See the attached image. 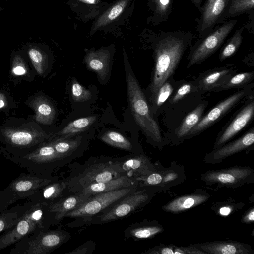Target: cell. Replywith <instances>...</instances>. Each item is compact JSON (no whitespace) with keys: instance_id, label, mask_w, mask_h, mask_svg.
<instances>
[{"instance_id":"cell-33","label":"cell","mask_w":254,"mask_h":254,"mask_svg":"<svg viewBox=\"0 0 254 254\" xmlns=\"http://www.w3.org/2000/svg\"><path fill=\"white\" fill-rule=\"evenodd\" d=\"M254 7V0H230L218 23H223L225 19L251 12Z\"/></svg>"},{"instance_id":"cell-31","label":"cell","mask_w":254,"mask_h":254,"mask_svg":"<svg viewBox=\"0 0 254 254\" xmlns=\"http://www.w3.org/2000/svg\"><path fill=\"white\" fill-rule=\"evenodd\" d=\"M97 120L96 116H90L77 119L55 134H50V140L54 138L70 137L88 129Z\"/></svg>"},{"instance_id":"cell-43","label":"cell","mask_w":254,"mask_h":254,"mask_svg":"<svg viewBox=\"0 0 254 254\" xmlns=\"http://www.w3.org/2000/svg\"><path fill=\"white\" fill-rule=\"evenodd\" d=\"M95 247V242L92 240H88L76 249L65 253V254H92Z\"/></svg>"},{"instance_id":"cell-49","label":"cell","mask_w":254,"mask_h":254,"mask_svg":"<svg viewBox=\"0 0 254 254\" xmlns=\"http://www.w3.org/2000/svg\"><path fill=\"white\" fill-rule=\"evenodd\" d=\"M190 1L196 8H199L202 5L203 0H190Z\"/></svg>"},{"instance_id":"cell-47","label":"cell","mask_w":254,"mask_h":254,"mask_svg":"<svg viewBox=\"0 0 254 254\" xmlns=\"http://www.w3.org/2000/svg\"><path fill=\"white\" fill-rule=\"evenodd\" d=\"M124 6V3H121L114 6L108 15L109 19L111 20L116 19L122 12Z\"/></svg>"},{"instance_id":"cell-35","label":"cell","mask_w":254,"mask_h":254,"mask_svg":"<svg viewBox=\"0 0 254 254\" xmlns=\"http://www.w3.org/2000/svg\"><path fill=\"white\" fill-rule=\"evenodd\" d=\"M245 205V203L243 202H238L234 199L229 198L214 203L211 209L217 215L227 216L241 210Z\"/></svg>"},{"instance_id":"cell-42","label":"cell","mask_w":254,"mask_h":254,"mask_svg":"<svg viewBox=\"0 0 254 254\" xmlns=\"http://www.w3.org/2000/svg\"><path fill=\"white\" fill-rule=\"evenodd\" d=\"M140 254H185L182 246L175 245L160 244L150 248Z\"/></svg>"},{"instance_id":"cell-22","label":"cell","mask_w":254,"mask_h":254,"mask_svg":"<svg viewBox=\"0 0 254 254\" xmlns=\"http://www.w3.org/2000/svg\"><path fill=\"white\" fill-rule=\"evenodd\" d=\"M69 193L64 179L59 178L38 190L27 199L31 202H39L50 205Z\"/></svg>"},{"instance_id":"cell-15","label":"cell","mask_w":254,"mask_h":254,"mask_svg":"<svg viewBox=\"0 0 254 254\" xmlns=\"http://www.w3.org/2000/svg\"><path fill=\"white\" fill-rule=\"evenodd\" d=\"M254 142V130L253 127L240 138L206 153L203 160L206 164H219L230 156L250 149Z\"/></svg>"},{"instance_id":"cell-4","label":"cell","mask_w":254,"mask_h":254,"mask_svg":"<svg viewBox=\"0 0 254 254\" xmlns=\"http://www.w3.org/2000/svg\"><path fill=\"white\" fill-rule=\"evenodd\" d=\"M28 204L18 221L0 235V251L40 230H46L59 223L49 205L28 201Z\"/></svg>"},{"instance_id":"cell-5","label":"cell","mask_w":254,"mask_h":254,"mask_svg":"<svg viewBox=\"0 0 254 254\" xmlns=\"http://www.w3.org/2000/svg\"><path fill=\"white\" fill-rule=\"evenodd\" d=\"M126 81L129 107L136 123L151 143L162 150L164 142L159 126L137 79L129 70L127 71Z\"/></svg>"},{"instance_id":"cell-26","label":"cell","mask_w":254,"mask_h":254,"mask_svg":"<svg viewBox=\"0 0 254 254\" xmlns=\"http://www.w3.org/2000/svg\"><path fill=\"white\" fill-rule=\"evenodd\" d=\"M139 184L136 179L125 175L108 181L90 184L80 191L91 196Z\"/></svg>"},{"instance_id":"cell-27","label":"cell","mask_w":254,"mask_h":254,"mask_svg":"<svg viewBox=\"0 0 254 254\" xmlns=\"http://www.w3.org/2000/svg\"><path fill=\"white\" fill-rule=\"evenodd\" d=\"M51 140L56 152L69 163L82 154L81 138H54Z\"/></svg>"},{"instance_id":"cell-1","label":"cell","mask_w":254,"mask_h":254,"mask_svg":"<svg viewBox=\"0 0 254 254\" xmlns=\"http://www.w3.org/2000/svg\"><path fill=\"white\" fill-rule=\"evenodd\" d=\"M192 38L190 31H161L155 49V64L150 85L151 99L173 75Z\"/></svg>"},{"instance_id":"cell-25","label":"cell","mask_w":254,"mask_h":254,"mask_svg":"<svg viewBox=\"0 0 254 254\" xmlns=\"http://www.w3.org/2000/svg\"><path fill=\"white\" fill-rule=\"evenodd\" d=\"M90 196L81 191L69 193L54 203L49 205L55 213L56 219L60 223L68 213L75 210L85 202Z\"/></svg>"},{"instance_id":"cell-38","label":"cell","mask_w":254,"mask_h":254,"mask_svg":"<svg viewBox=\"0 0 254 254\" xmlns=\"http://www.w3.org/2000/svg\"><path fill=\"white\" fill-rule=\"evenodd\" d=\"M28 55L36 73L41 76H43L49 65L46 55L39 50L34 48H31L28 50Z\"/></svg>"},{"instance_id":"cell-51","label":"cell","mask_w":254,"mask_h":254,"mask_svg":"<svg viewBox=\"0 0 254 254\" xmlns=\"http://www.w3.org/2000/svg\"><path fill=\"white\" fill-rule=\"evenodd\" d=\"M2 154V151H1L0 147V156H1Z\"/></svg>"},{"instance_id":"cell-8","label":"cell","mask_w":254,"mask_h":254,"mask_svg":"<svg viewBox=\"0 0 254 254\" xmlns=\"http://www.w3.org/2000/svg\"><path fill=\"white\" fill-rule=\"evenodd\" d=\"M71 234L58 228L40 230L29 235L14 244L10 254H49L66 243Z\"/></svg>"},{"instance_id":"cell-10","label":"cell","mask_w":254,"mask_h":254,"mask_svg":"<svg viewBox=\"0 0 254 254\" xmlns=\"http://www.w3.org/2000/svg\"><path fill=\"white\" fill-rule=\"evenodd\" d=\"M59 178L58 176L20 173L5 189L0 190V212L18 200L27 199L38 190Z\"/></svg>"},{"instance_id":"cell-11","label":"cell","mask_w":254,"mask_h":254,"mask_svg":"<svg viewBox=\"0 0 254 254\" xmlns=\"http://www.w3.org/2000/svg\"><path fill=\"white\" fill-rule=\"evenodd\" d=\"M237 22V20L225 21L200 37L191 47L188 55L187 67L200 64L212 55L222 45Z\"/></svg>"},{"instance_id":"cell-29","label":"cell","mask_w":254,"mask_h":254,"mask_svg":"<svg viewBox=\"0 0 254 254\" xmlns=\"http://www.w3.org/2000/svg\"><path fill=\"white\" fill-rule=\"evenodd\" d=\"M206 106L204 103H201L186 116L176 131V139L177 140L175 142L174 144H178L183 139L187 138L190 131L202 117Z\"/></svg>"},{"instance_id":"cell-14","label":"cell","mask_w":254,"mask_h":254,"mask_svg":"<svg viewBox=\"0 0 254 254\" xmlns=\"http://www.w3.org/2000/svg\"><path fill=\"white\" fill-rule=\"evenodd\" d=\"M250 91L249 89L245 88L234 93L219 103L201 118L197 124L190 131L187 138L198 134L212 126L242 99L248 96L250 94Z\"/></svg>"},{"instance_id":"cell-32","label":"cell","mask_w":254,"mask_h":254,"mask_svg":"<svg viewBox=\"0 0 254 254\" xmlns=\"http://www.w3.org/2000/svg\"><path fill=\"white\" fill-rule=\"evenodd\" d=\"M28 202L23 205H17L9 209H6L0 214V233L8 230L15 226L24 212Z\"/></svg>"},{"instance_id":"cell-40","label":"cell","mask_w":254,"mask_h":254,"mask_svg":"<svg viewBox=\"0 0 254 254\" xmlns=\"http://www.w3.org/2000/svg\"><path fill=\"white\" fill-rule=\"evenodd\" d=\"M172 85L167 81L165 82L158 89L154 97L151 99L152 110H156L169 98L173 92Z\"/></svg>"},{"instance_id":"cell-7","label":"cell","mask_w":254,"mask_h":254,"mask_svg":"<svg viewBox=\"0 0 254 254\" xmlns=\"http://www.w3.org/2000/svg\"><path fill=\"white\" fill-rule=\"evenodd\" d=\"M156 193L153 188L139 187L92 217L88 225H102L133 214L149 203Z\"/></svg>"},{"instance_id":"cell-20","label":"cell","mask_w":254,"mask_h":254,"mask_svg":"<svg viewBox=\"0 0 254 254\" xmlns=\"http://www.w3.org/2000/svg\"><path fill=\"white\" fill-rule=\"evenodd\" d=\"M211 195L202 189H196L193 192L174 198L162 207L166 212L178 214L206 202Z\"/></svg>"},{"instance_id":"cell-36","label":"cell","mask_w":254,"mask_h":254,"mask_svg":"<svg viewBox=\"0 0 254 254\" xmlns=\"http://www.w3.org/2000/svg\"><path fill=\"white\" fill-rule=\"evenodd\" d=\"M243 26L237 30L220 51L219 55L220 61L222 62L232 56L238 50L243 40Z\"/></svg>"},{"instance_id":"cell-30","label":"cell","mask_w":254,"mask_h":254,"mask_svg":"<svg viewBox=\"0 0 254 254\" xmlns=\"http://www.w3.org/2000/svg\"><path fill=\"white\" fill-rule=\"evenodd\" d=\"M85 60L89 70L95 72L102 80L107 77L110 66V57L108 54L103 52L90 53L86 56Z\"/></svg>"},{"instance_id":"cell-23","label":"cell","mask_w":254,"mask_h":254,"mask_svg":"<svg viewBox=\"0 0 254 254\" xmlns=\"http://www.w3.org/2000/svg\"><path fill=\"white\" fill-rule=\"evenodd\" d=\"M235 73L233 68L222 67L211 69L198 78L196 87L203 92L215 91Z\"/></svg>"},{"instance_id":"cell-37","label":"cell","mask_w":254,"mask_h":254,"mask_svg":"<svg viewBox=\"0 0 254 254\" xmlns=\"http://www.w3.org/2000/svg\"><path fill=\"white\" fill-rule=\"evenodd\" d=\"M254 77L253 71L235 73L215 92L243 87L250 83L253 80Z\"/></svg>"},{"instance_id":"cell-16","label":"cell","mask_w":254,"mask_h":254,"mask_svg":"<svg viewBox=\"0 0 254 254\" xmlns=\"http://www.w3.org/2000/svg\"><path fill=\"white\" fill-rule=\"evenodd\" d=\"M230 0H206L199 8L200 16L197 22V31L199 37L208 33L219 22Z\"/></svg>"},{"instance_id":"cell-50","label":"cell","mask_w":254,"mask_h":254,"mask_svg":"<svg viewBox=\"0 0 254 254\" xmlns=\"http://www.w3.org/2000/svg\"><path fill=\"white\" fill-rule=\"evenodd\" d=\"M86 0L88 2H90V3H93L95 1V0Z\"/></svg>"},{"instance_id":"cell-17","label":"cell","mask_w":254,"mask_h":254,"mask_svg":"<svg viewBox=\"0 0 254 254\" xmlns=\"http://www.w3.org/2000/svg\"><path fill=\"white\" fill-rule=\"evenodd\" d=\"M114 159L126 175L136 180L155 170L154 163H152L143 152L132 153Z\"/></svg>"},{"instance_id":"cell-21","label":"cell","mask_w":254,"mask_h":254,"mask_svg":"<svg viewBox=\"0 0 254 254\" xmlns=\"http://www.w3.org/2000/svg\"><path fill=\"white\" fill-rule=\"evenodd\" d=\"M25 104L34 112L33 118L39 124L50 125L55 117L56 111L51 101L44 95L36 93L28 97Z\"/></svg>"},{"instance_id":"cell-18","label":"cell","mask_w":254,"mask_h":254,"mask_svg":"<svg viewBox=\"0 0 254 254\" xmlns=\"http://www.w3.org/2000/svg\"><path fill=\"white\" fill-rule=\"evenodd\" d=\"M254 114V101L252 96L231 123L219 133L213 149L227 143L249 123Z\"/></svg>"},{"instance_id":"cell-48","label":"cell","mask_w":254,"mask_h":254,"mask_svg":"<svg viewBox=\"0 0 254 254\" xmlns=\"http://www.w3.org/2000/svg\"><path fill=\"white\" fill-rule=\"evenodd\" d=\"M185 254H206L205 252L190 244L186 247L182 246Z\"/></svg>"},{"instance_id":"cell-41","label":"cell","mask_w":254,"mask_h":254,"mask_svg":"<svg viewBox=\"0 0 254 254\" xmlns=\"http://www.w3.org/2000/svg\"><path fill=\"white\" fill-rule=\"evenodd\" d=\"M71 95L74 101L84 102L91 98L92 93L90 90L83 87L75 79H73L71 84Z\"/></svg>"},{"instance_id":"cell-46","label":"cell","mask_w":254,"mask_h":254,"mask_svg":"<svg viewBox=\"0 0 254 254\" xmlns=\"http://www.w3.org/2000/svg\"><path fill=\"white\" fill-rule=\"evenodd\" d=\"M241 222L244 224H252L254 222V207L249 208L241 218Z\"/></svg>"},{"instance_id":"cell-12","label":"cell","mask_w":254,"mask_h":254,"mask_svg":"<svg viewBox=\"0 0 254 254\" xmlns=\"http://www.w3.org/2000/svg\"><path fill=\"white\" fill-rule=\"evenodd\" d=\"M154 164V172L137 179L139 187L153 188L157 193L166 192L186 179L184 166L178 164L176 161H172L168 167L162 166L159 161Z\"/></svg>"},{"instance_id":"cell-34","label":"cell","mask_w":254,"mask_h":254,"mask_svg":"<svg viewBox=\"0 0 254 254\" xmlns=\"http://www.w3.org/2000/svg\"><path fill=\"white\" fill-rule=\"evenodd\" d=\"M100 139L105 143L114 147L132 153L141 152L135 150L132 143L118 132L107 131L100 136Z\"/></svg>"},{"instance_id":"cell-28","label":"cell","mask_w":254,"mask_h":254,"mask_svg":"<svg viewBox=\"0 0 254 254\" xmlns=\"http://www.w3.org/2000/svg\"><path fill=\"white\" fill-rule=\"evenodd\" d=\"M34 70L20 54H15L11 58L9 77L15 83L21 81L32 82L35 76Z\"/></svg>"},{"instance_id":"cell-39","label":"cell","mask_w":254,"mask_h":254,"mask_svg":"<svg viewBox=\"0 0 254 254\" xmlns=\"http://www.w3.org/2000/svg\"><path fill=\"white\" fill-rule=\"evenodd\" d=\"M156 24L167 21L172 12L173 0H153Z\"/></svg>"},{"instance_id":"cell-2","label":"cell","mask_w":254,"mask_h":254,"mask_svg":"<svg viewBox=\"0 0 254 254\" xmlns=\"http://www.w3.org/2000/svg\"><path fill=\"white\" fill-rule=\"evenodd\" d=\"M50 138L33 117H10L0 125L1 150L11 156L30 153Z\"/></svg>"},{"instance_id":"cell-3","label":"cell","mask_w":254,"mask_h":254,"mask_svg":"<svg viewBox=\"0 0 254 254\" xmlns=\"http://www.w3.org/2000/svg\"><path fill=\"white\" fill-rule=\"evenodd\" d=\"M125 175L114 158L91 157L83 164L73 166L69 175L64 179L70 193L79 192L90 184L108 181Z\"/></svg>"},{"instance_id":"cell-45","label":"cell","mask_w":254,"mask_h":254,"mask_svg":"<svg viewBox=\"0 0 254 254\" xmlns=\"http://www.w3.org/2000/svg\"><path fill=\"white\" fill-rule=\"evenodd\" d=\"M13 101L8 93L0 91V111L4 112L13 106Z\"/></svg>"},{"instance_id":"cell-24","label":"cell","mask_w":254,"mask_h":254,"mask_svg":"<svg viewBox=\"0 0 254 254\" xmlns=\"http://www.w3.org/2000/svg\"><path fill=\"white\" fill-rule=\"evenodd\" d=\"M164 228L157 220L144 219L131 224L124 230V237L134 241L153 238L163 232Z\"/></svg>"},{"instance_id":"cell-6","label":"cell","mask_w":254,"mask_h":254,"mask_svg":"<svg viewBox=\"0 0 254 254\" xmlns=\"http://www.w3.org/2000/svg\"><path fill=\"white\" fill-rule=\"evenodd\" d=\"M3 156L29 173L45 176L53 173L69 162L55 150L51 140L43 143L33 152L21 156L2 152Z\"/></svg>"},{"instance_id":"cell-19","label":"cell","mask_w":254,"mask_h":254,"mask_svg":"<svg viewBox=\"0 0 254 254\" xmlns=\"http://www.w3.org/2000/svg\"><path fill=\"white\" fill-rule=\"evenodd\" d=\"M206 254H254L251 246L233 240H222L192 244Z\"/></svg>"},{"instance_id":"cell-44","label":"cell","mask_w":254,"mask_h":254,"mask_svg":"<svg viewBox=\"0 0 254 254\" xmlns=\"http://www.w3.org/2000/svg\"><path fill=\"white\" fill-rule=\"evenodd\" d=\"M192 89V85L190 83H186L182 85L173 96L171 102L173 104L178 102L190 93Z\"/></svg>"},{"instance_id":"cell-13","label":"cell","mask_w":254,"mask_h":254,"mask_svg":"<svg viewBox=\"0 0 254 254\" xmlns=\"http://www.w3.org/2000/svg\"><path fill=\"white\" fill-rule=\"evenodd\" d=\"M200 179L209 186L237 188L254 182V170L248 166L209 170L201 174Z\"/></svg>"},{"instance_id":"cell-9","label":"cell","mask_w":254,"mask_h":254,"mask_svg":"<svg viewBox=\"0 0 254 254\" xmlns=\"http://www.w3.org/2000/svg\"><path fill=\"white\" fill-rule=\"evenodd\" d=\"M139 187V184H136L90 196L80 206L64 216V218L74 219L73 221L68 224V227L87 226L92 217L99 214L123 197L136 190Z\"/></svg>"}]
</instances>
